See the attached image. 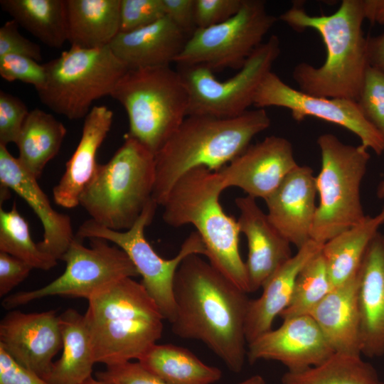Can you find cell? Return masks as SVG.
Masks as SVG:
<instances>
[{
    "instance_id": "obj_35",
    "label": "cell",
    "mask_w": 384,
    "mask_h": 384,
    "mask_svg": "<svg viewBox=\"0 0 384 384\" xmlns=\"http://www.w3.org/2000/svg\"><path fill=\"white\" fill-rule=\"evenodd\" d=\"M356 102L365 117L384 137V73L368 66Z\"/></svg>"
},
{
    "instance_id": "obj_41",
    "label": "cell",
    "mask_w": 384,
    "mask_h": 384,
    "mask_svg": "<svg viewBox=\"0 0 384 384\" xmlns=\"http://www.w3.org/2000/svg\"><path fill=\"white\" fill-rule=\"evenodd\" d=\"M18 25L10 20L0 28V56L7 54L22 55L41 61L42 54L39 45L31 41L18 31Z\"/></svg>"
},
{
    "instance_id": "obj_21",
    "label": "cell",
    "mask_w": 384,
    "mask_h": 384,
    "mask_svg": "<svg viewBox=\"0 0 384 384\" xmlns=\"http://www.w3.org/2000/svg\"><path fill=\"white\" fill-rule=\"evenodd\" d=\"M361 352L368 358L384 355V234L371 241L358 272Z\"/></svg>"
},
{
    "instance_id": "obj_46",
    "label": "cell",
    "mask_w": 384,
    "mask_h": 384,
    "mask_svg": "<svg viewBox=\"0 0 384 384\" xmlns=\"http://www.w3.org/2000/svg\"><path fill=\"white\" fill-rule=\"evenodd\" d=\"M362 6L365 19L384 25V0H362Z\"/></svg>"
},
{
    "instance_id": "obj_14",
    "label": "cell",
    "mask_w": 384,
    "mask_h": 384,
    "mask_svg": "<svg viewBox=\"0 0 384 384\" xmlns=\"http://www.w3.org/2000/svg\"><path fill=\"white\" fill-rule=\"evenodd\" d=\"M253 105L263 109L271 106L288 109L298 122L312 117L339 125L356 134L368 149L378 155L384 151V137L365 117L357 102L304 93L286 84L272 71L261 81Z\"/></svg>"
},
{
    "instance_id": "obj_23",
    "label": "cell",
    "mask_w": 384,
    "mask_h": 384,
    "mask_svg": "<svg viewBox=\"0 0 384 384\" xmlns=\"http://www.w3.org/2000/svg\"><path fill=\"white\" fill-rule=\"evenodd\" d=\"M324 244L312 240L297 250L263 284L261 295L250 299L245 319L247 344L272 329L275 318L289 305L303 267L321 252Z\"/></svg>"
},
{
    "instance_id": "obj_8",
    "label": "cell",
    "mask_w": 384,
    "mask_h": 384,
    "mask_svg": "<svg viewBox=\"0 0 384 384\" xmlns=\"http://www.w3.org/2000/svg\"><path fill=\"white\" fill-rule=\"evenodd\" d=\"M316 142L321 166L316 176L319 201L311 238L324 244L366 218L361 186L370 156L362 144H345L331 133L321 134Z\"/></svg>"
},
{
    "instance_id": "obj_2",
    "label": "cell",
    "mask_w": 384,
    "mask_h": 384,
    "mask_svg": "<svg viewBox=\"0 0 384 384\" xmlns=\"http://www.w3.org/2000/svg\"><path fill=\"white\" fill-rule=\"evenodd\" d=\"M279 19L302 32L315 30L325 45L326 57L319 67L307 63L295 65L292 78L304 93L357 101L368 66L362 0H343L331 14L311 16L301 1L279 16Z\"/></svg>"
},
{
    "instance_id": "obj_4",
    "label": "cell",
    "mask_w": 384,
    "mask_h": 384,
    "mask_svg": "<svg viewBox=\"0 0 384 384\" xmlns=\"http://www.w3.org/2000/svg\"><path fill=\"white\" fill-rule=\"evenodd\" d=\"M217 171L198 167L183 174L171 189L162 218L169 226L191 224L201 238L209 263L242 291L250 293L245 263L239 250L237 220L220 203L224 190Z\"/></svg>"
},
{
    "instance_id": "obj_18",
    "label": "cell",
    "mask_w": 384,
    "mask_h": 384,
    "mask_svg": "<svg viewBox=\"0 0 384 384\" xmlns=\"http://www.w3.org/2000/svg\"><path fill=\"white\" fill-rule=\"evenodd\" d=\"M240 215L237 220L240 233L246 238L245 263L250 292L262 288L266 281L293 255L290 242L278 231L249 196L235 201Z\"/></svg>"
},
{
    "instance_id": "obj_34",
    "label": "cell",
    "mask_w": 384,
    "mask_h": 384,
    "mask_svg": "<svg viewBox=\"0 0 384 384\" xmlns=\"http://www.w3.org/2000/svg\"><path fill=\"white\" fill-rule=\"evenodd\" d=\"M333 288L324 259L320 252L299 272L291 301L279 316L284 319L291 316L309 315Z\"/></svg>"
},
{
    "instance_id": "obj_9",
    "label": "cell",
    "mask_w": 384,
    "mask_h": 384,
    "mask_svg": "<svg viewBox=\"0 0 384 384\" xmlns=\"http://www.w3.org/2000/svg\"><path fill=\"white\" fill-rule=\"evenodd\" d=\"M46 80L37 90L41 102L69 119L85 118L94 101L111 95L129 70L109 46L70 47L44 64Z\"/></svg>"
},
{
    "instance_id": "obj_49",
    "label": "cell",
    "mask_w": 384,
    "mask_h": 384,
    "mask_svg": "<svg viewBox=\"0 0 384 384\" xmlns=\"http://www.w3.org/2000/svg\"><path fill=\"white\" fill-rule=\"evenodd\" d=\"M80 384H104V383L97 379L95 380L92 377H90V378L85 380L83 383Z\"/></svg>"
},
{
    "instance_id": "obj_37",
    "label": "cell",
    "mask_w": 384,
    "mask_h": 384,
    "mask_svg": "<svg viewBox=\"0 0 384 384\" xmlns=\"http://www.w3.org/2000/svg\"><path fill=\"white\" fill-rule=\"evenodd\" d=\"M165 16L163 0H121L120 32L145 27Z\"/></svg>"
},
{
    "instance_id": "obj_6",
    "label": "cell",
    "mask_w": 384,
    "mask_h": 384,
    "mask_svg": "<svg viewBox=\"0 0 384 384\" xmlns=\"http://www.w3.org/2000/svg\"><path fill=\"white\" fill-rule=\"evenodd\" d=\"M155 154L127 135L122 146L97 171L80 205L98 224L122 231L132 228L152 200Z\"/></svg>"
},
{
    "instance_id": "obj_44",
    "label": "cell",
    "mask_w": 384,
    "mask_h": 384,
    "mask_svg": "<svg viewBox=\"0 0 384 384\" xmlns=\"http://www.w3.org/2000/svg\"><path fill=\"white\" fill-rule=\"evenodd\" d=\"M163 2L166 16L190 37L197 29L196 0H163Z\"/></svg>"
},
{
    "instance_id": "obj_24",
    "label": "cell",
    "mask_w": 384,
    "mask_h": 384,
    "mask_svg": "<svg viewBox=\"0 0 384 384\" xmlns=\"http://www.w3.org/2000/svg\"><path fill=\"white\" fill-rule=\"evenodd\" d=\"M188 36L168 16L145 27L119 32L109 47L128 69L174 63Z\"/></svg>"
},
{
    "instance_id": "obj_29",
    "label": "cell",
    "mask_w": 384,
    "mask_h": 384,
    "mask_svg": "<svg viewBox=\"0 0 384 384\" xmlns=\"http://www.w3.org/2000/svg\"><path fill=\"white\" fill-rule=\"evenodd\" d=\"M67 129L53 114L39 108L29 112L16 142L18 161L38 179L46 164L59 152Z\"/></svg>"
},
{
    "instance_id": "obj_45",
    "label": "cell",
    "mask_w": 384,
    "mask_h": 384,
    "mask_svg": "<svg viewBox=\"0 0 384 384\" xmlns=\"http://www.w3.org/2000/svg\"><path fill=\"white\" fill-rule=\"evenodd\" d=\"M368 65L384 73V33L366 38Z\"/></svg>"
},
{
    "instance_id": "obj_47",
    "label": "cell",
    "mask_w": 384,
    "mask_h": 384,
    "mask_svg": "<svg viewBox=\"0 0 384 384\" xmlns=\"http://www.w3.org/2000/svg\"><path fill=\"white\" fill-rule=\"evenodd\" d=\"M238 384H266V382L261 375H255Z\"/></svg>"
},
{
    "instance_id": "obj_13",
    "label": "cell",
    "mask_w": 384,
    "mask_h": 384,
    "mask_svg": "<svg viewBox=\"0 0 384 384\" xmlns=\"http://www.w3.org/2000/svg\"><path fill=\"white\" fill-rule=\"evenodd\" d=\"M277 21L264 1L242 0L240 9L231 18L197 28L174 63L178 66H203L213 73L240 70Z\"/></svg>"
},
{
    "instance_id": "obj_42",
    "label": "cell",
    "mask_w": 384,
    "mask_h": 384,
    "mask_svg": "<svg viewBox=\"0 0 384 384\" xmlns=\"http://www.w3.org/2000/svg\"><path fill=\"white\" fill-rule=\"evenodd\" d=\"M33 268L23 260L0 252V297H5L27 278Z\"/></svg>"
},
{
    "instance_id": "obj_30",
    "label": "cell",
    "mask_w": 384,
    "mask_h": 384,
    "mask_svg": "<svg viewBox=\"0 0 384 384\" xmlns=\"http://www.w3.org/2000/svg\"><path fill=\"white\" fill-rule=\"evenodd\" d=\"M149 372L169 384H213L221 378L217 368L189 350L174 344H154L138 360Z\"/></svg>"
},
{
    "instance_id": "obj_11",
    "label": "cell",
    "mask_w": 384,
    "mask_h": 384,
    "mask_svg": "<svg viewBox=\"0 0 384 384\" xmlns=\"http://www.w3.org/2000/svg\"><path fill=\"white\" fill-rule=\"evenodd\" d=\"M75 236L61 260L63 273L43 287L6 296L2 306L11 309L36 299L65 296L88 300L112 284L139 273L126 252L101 238H90V247Z\"/></svg>"
},
{
    "instance_id": "obj_31",
    "label": "cell",
    "mask_w": 384,
    "mask_h": 384,
    "mask_svg": "<svg viewBox=\"0 0 384 384\" xmlns=\"http://www.w3.org/2000/svg\"><path fill=\"white\" fill-rule=\"evenodd\" d=\"M0 5L47 46L60 48L68 41L66 0H1Z\"/></svg>"
},
{
    "instance_id": "obj_7",
    "label": "cell",
    "mask_w": 384,
    "mask_h": 384,
    "mask_svg": "<svg viewBox=\"0 0 384 384\" xmlns=\"http://www.w3.org/2000/svg\"><path fill=\"white\" fill-rule=\"evenodd\" d=\"M110 96L124 108L132 137L154 154L188 116L189 96L170 65L129 69Z\"/></svg>"
},
{
    "instance_id": "obj_16",
    "label": "cell",
    "mask_w": 384,
    "mask_h": 384,
    "mask_svg": "<svg viewBox=\"0 0 384 384\" xmlns=\"http://www.w3.org/2000/svg\"><path fill=\"white\" fill-rule=\"evenodd\" d=\"M298 165L291 142L272 135L250 145L217 172L225 189L238 187L247 196L265 201Z\"/></svg>"
},
{
    "instance_id": "obj_17",
    "label": "cell",
    "mask_w": 384,
    "mask_h": 384,
    "mask_svg": "<svg viewBox=\"0 0 384 384\" xmlns=\"http://www.w3.org/2000/svg\"><path fill=\"white\" fill-rule=\"evenodd\" d=\"M60 317L55 311H11L0 322V346L14 360L43 379L62 349Z\"/></svg>"
},
{
    "instance_id": "obj_50",
    "label": "cell",
    "mask_w": 384,
    "mask_h": 384,
    "mask_svg": "<svg viewBox=\"0 0 384 384\" xmlns=\"http://www.w3.org/2000/svg\"><path fill=\"white\" fill-rule=\"evenodd\" d=\"M104 384H106V383H104Z\"/></svg>"
},
{
    "instance_id": "obj_48",
    "label": "cell",
    "mask_w": 384,
    "mask_h": 384,
    "mask_svg": "<svg viewBox=\"0 0 384 384\" xmlns=\"http://www.w3.org/2000/svg\"><path fill=\"white\" fill-rule=\"evenodd\" d=\"M376 196L379 199H384V173L380 181L377 189H376Z\"/></svg>"
},
{
    "instance_id": "obj_28",
    "label": "cell",
    "mask_w": 384,
    "mask_h": 384,
    "mask_svg": "<svg viewBox=\"0 0 384 384\" xmlns=\"http://www.w3.org/2000/svg\"><path fill=\"white\" fill-rule=\"evenodd\" d=\"M383 225L384 208L324 244L321 254L334 287L357 275L369 245Z\"/></svg>"
},
{
    "instance_id": "obj_12",
    "label": "cell",
    "mask_w": 384,
    "mask_h": 384,
    "mask_svg": "<svg viewBox=\"0 0 384 384\" xmlns=\"http://www.w3.org/2000/svg\"><path fill=\"white\" fill-rule=\"evenodd\" d=\"M280 54V41L272 35L247 58L240 70L225 80L203 66H178L189 96L188 115L232 118L253 105L256 91Z\"/></svg>"
},
{
    "instance_id": "obj_39",
    "label": "cell",
    "mask_w": 384,
    "mask_h": 384,
    "mask_svg": "<svg viewBox=\"0 0 384 384\" xmlns=\"http://www.w3.org/2000/svg\"><path fill=\"white\" fill-rule=\"evenodd\" d=\"M97 379L106 384H169L146 370L138 361L107 366L97 373Z\"/></svg>"
},
{
    "instance_id": "obj_1",
    "label": "cell",
    "mask_w": 384,
    "mask_h": 384,
    "mask_svg": "<svg viewBox=\"0 0 384 384\" xmlns=\"http://www.w3.org/2000/svg\"><path fill=\"white\" fill-rule=\"evenodd\" d=\"M173 292L172 332L203 343L231 371L240 372L247 358V293L197 254L181 262Z\"/></svg>"
},
{
    "instance_id": "obj_19",
    "label": "cell",
    "mask_w": 384,
    "mask_h": 384,
    "mask_svg": "<svg viewBox=\"0 0 384 384\" xmlns=\"http://www.w3.org/2000/svg\"><path fill=\"white\" fill-rule=\"evenodd\" d=\"M316 195L313 169L298 165L265 200L270 220L297 250L311 240Z\"/></svg>"
},
{
    "instance_id": "obj_43",
    "label": "cell",
    "mask_w": 384,
    "mask_h": 384,
    "mask_svg": "<svg viewBox=\"0 0 384 384\" xmlns=\"http://www.w3.org/2000/svg\"><path fill=\"white\" fill-rule=\"evenodd\" d=\"M0 384H48L42 377L14 360L0 346Z\"/></svg>"
},
{
    "instance_id": "obj_40",
    "label": "cell",
    "mask_w": 384,
    "mask_h": 384,
    "mask_svg": "<svg viewBox=\"0 0 384 384\" xmlns=\"http://www.w3.org/2000/svg\"><path fill=\"white\" fill-rule=\"evenodd\" d=\"M242 0H196L195 18L197 28L222 23L235 15Z\"/></svg>"
},
{
    "instance_id": "obj_15",
    "label": "cell",
    "mask_w": 384,
    "mask_h": 384,
    "mask_svg": "<svg viewBox=\"0 0 384 384\" xmlns=\"http://www.w3.org/2000/svg\"><path fill=\"white\" fill-rule=\"evenodd\" d=\"M334 351L310 315L283 319L247 344V358L252 364L260 360L276 361L287 371L298 372L316 366Z\"/></svg>"
},
{
    "instance_id": "obj_5",
    "label": "cell",
    "mask_w": 384,
    "mask_h": 384,
    "mask_svg": "<svg viewBox=\"0 0 384 384\" xmlns=\"http://www.w3.org/2000/svg\"><path fill=\"white\" fill-rule=\"evenodd\" d=\"M84 314L96 363L138 360L162 336L165 320L141 282L122 279L87 300Z\"/></svg>"
},
{
    "instance_id": "obj_25",
    "label": "cell",
    "mask_w": 384,
    "mask_h": 384,
    "mask_svg": "<svg viewBox=\"0 0 384 384\" xmlns=\"http://www.w3.org/2000/svg\"><path fill=\"white\" fill-rule=\"evenodd\" d=\"M357 293L358 274L334 287L309 314L334 353L361 355Z\"/></svg>"
},
{
    "instance_id": "obj_27",
    "label": "cell",
    "mask_w": 384,
    "mask_h": 384,
    "mask_svg": "<svg viewBox=\"0 0 384 384\" xmlns=\"http://www.w3.org/2000/svg\"><path fill=\"white\" fill-rule=\"evenodd\" d=\"M62 354L44 378L48 384H80L92 377L96 363L90 332L84 314L68 309L59 315Z\"/></svg>"
},
{
    "instance_id": "obj_38",
    "label": "cell",
    "mask_w": 384,
    "mask_h": 384,
    "mask_svg": "<svg viewBox=\"0 0 384 384\" xmlns=\"http://www.w3.org/2000/svg\"><path fill=\"white\" fill-rule=\"evenodd\" d=\"M29 112L21 99L0 90V144L16 143Z\"/></svg>"
},
{
    "instance_id": "obj_33",
    "label": "cell",
    "mask_w": 384,
    "mask_h": 384,
    "mask_svg": "<svg viewBox=\"0 0 384 384\" xmlns=\"http://www.w3.org/2000/svg\"><path fill=\"white\" fill-rule=\"evenodd\" d=\"M0 252L23 260L33 269L49 270L58 261L32 240L28 224L18 211L16 202L10 210L0 209Z\"/></svg>"
},
{
    "instance_id": "obj_32",
    "label": "cell",
    "mask_w": 384,
    "mask_h": 384,
    "mask_svg": "<svg viewBox=\"0 0 384 384\" xmlns=\"http://www.w3.org/2000/svg\"><path fill=\"white\" fill-rule=\"evenodd\" d=\"M282 384H384L361 355L334 353L324 362L302 371H287Z\"/></svg>"
},
{
    "instance_id": "obj_20",
    "label": "cell",
    "mask_w": 384,
    "mask_h": 384,
    "mask_svg": "<svg viewBox=\"0 0 384 384\" xmlns=\"http://www.w3.org/2000/svg\"><path fill=\"white\" fill-rule=\"evenodd\" d=\"M7 149L0 144V183L13 190L33 209L42 223L43 240L38 246L43 252L60 260L74 239L70 218L58 213L38 183Z\"/></svg>"
},
{
    "instance_id": "obj_22",
    "label": "cell",
    "mask_w": 384,
    "mask_h": 384,
    "mask_svg": "<svg viewBox=\"0 0 384 384\" xmlns=\"http://www.w3.org/2000/svg\"><path fill=\"white\" fill-rule=\"evenodd\" d=\"M112 119V111L105 105L92 106L84 118L79 143L53 188L57 205L66 208L80 205V196L97 171V152L110 130Z\"/></svg>"
},
{
    "instance_id": "obj_26",
    "label": "cell",
    "mask_w": 384,
    "mask_h": 384,
    "mask_svg": "<svg viewBox=\"0 0 384 384\" xmlns=\"http://www.w3.org/2000/svg\"><path fill=\"white\" fill-rule=\"evenodd\" d=\"M121 0H66L70 47H107L120 32Z\"/></svg>"
},
{
    "instance_id": "obj_3",
    "label": "cell",
    "mask_w": 384,
    "mask_h": 384,
    "mask_svg": "<svg viewBox=\"0 0 384 384\" xmlns=\"http://www.w3.org/2000/svg\"><path fill=\"white\" fill-rule=\"evenodd\" d=\"M270 124L263 108L248 110L232 118L188 115L155 154L152 199L162 206L176 182L191 169L205 167L219 171Z\"/></svg>"
},
{
    "instance_id": "obj_36",
    "label": "cell",
    "mask_w": 384,
    "mask_h": 384,
    "mask_svg": "<svg viewBox=\"0 0 384 384\" xmlns=\"http://www.w3.org/2000/svg\"><path fill=\"white\" fill-rule=\"evenodd\" d=\"M0 75L9 82L19 80L33 85L36 90L43 87L46 80L44 64L22 55L7 54L0 56Z\"/></svg>"
},
{
    "instance_id": "obj_10",
    "label": "cell",
    "mask_w": 384,
    "mask_h": 384,
    "mask_svg": "<svg viewBox=\"0 0 384 384\" xmlns=\"http://www.w3.org/2000/svg\"><path fill=\"white\" fill-rule=\"evenodd\" d=\"M157 206L152 199L137 222L127 230L109 229L92 219L87 220L79 227L76 237L80 240L101 238L124 250L142 277L141 283L158 305L164 319L171 324L176 314L173 287L176 270L187 256L192 254L206 256V250L199 235L193 231L183 241L174 257L167 260L159 256L144 235Z\"/></svg>"
}]
</instances>
